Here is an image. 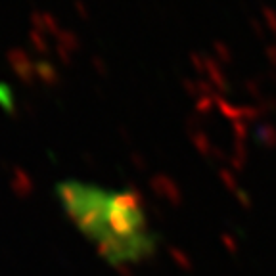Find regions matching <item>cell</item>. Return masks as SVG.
Segmentation results:
<instances>
[{"mask_svg": "<svg viewBox=\"0 0 276 276\" xmlns=\"http://www.w3.org/2000/svg\"><path fill=\"white\" fill-rule=\"evenodd\" d=\"M60 194L69 213L85 230L111 251L136 253L140 245V217L128 198L107 196L83 184H62Z\"/></svg>", "mask_w": 276, "mask_h": 276, "instance_id": "1", "label": "cell"}, {"mask_svg": "<svg viewBox=\"0 0 276 276\" xmlns=\"http://www.w3.org/2000/svg\"><path fill=\"white\" fill-rule=\"evenodd\" d=\"M6 62L12 67V71L16 73V77L25 83V85H31L35 81V62L31 60V56L25 52L23 48H10L6 54Z\"/></svg>", "mask_w": 276, "mask_h": 276, "instance_id": "2", "label": "cell"}, {"mask_svg": "<svg viewBox=\"0 0 276 276\" xmlns=\"http://www.w3.org/2000/svg\"><path fill=\"white\" fill-rule=\"evenodd\" d=\"M205 75L209 77V81H211V85L215 88H219V90H223L226 92L230 86H228V81H226V75L223 73V69H221V65L219 62L211 58V56H205Z\"/></svg>", "mask_w": 276, "mask_h": 276, "instance_id": "3", "label": "cell"}, {"mask_svg": "<svg viewBox=\"0 0 276 276\" xmlns=\"http://www.w3.org/2000/svg\"><path fill=\"white\" fill-rule=\"evenodd\" d=\"M35 75L43 81L44 85H48V86L60 83V73H58V69H56L50 62H46V60H41V62L35 64Z\"/></svg>", "mask_w": 276, "mask_h": 276, "instance_id": "4", "label": "cell"}, {"mask_svg": "<svg viewBox=\"0 0 276 276\" xmlns=\"http://www.w3.org/2000/svg\"><path fill=\"white\" fill-rule=\"evenodd\" d=\"M56 44L64 46L67 52H75V50L81 48V41H79V37H77L73 31H67V29H62V31L56 35Z\"/></svg>", "mask_w": 276, "mask_h": 276, "instance_id": "5", "label": "cell"}, {"mask_svg": "<svg viewBox=\"0 0 276 276\" xmlns=\"http://www.w3.org/2000/svg\"><path fill=\"white\" fill-rule=\"evenodd\" d=\"M29 41H31V46H35V50L39 54H46L50 50L48 41H46V33L31 29V31H29Z\"/></svg>", "mask_w": 276, "mask_h": 276, "instance_id": "6", "label": "cell"}, {"mask_svg": "<svg viewBox=\"0 0 276 276\" xmlns=\"http://www.w3.org/2000/svg\"><path fill=\"white\" fill-rule=\"evenodd\" d=\"M213 52H215V60L221 62V64L230 65L232 64V52H230V46H226L221 41H215L213 43Z\"/></svg>", "mask_w": 276, "mask_h": 276, "instance_id": "7", "label": "cell"}, {"mask_svg": "<svg viewBox=\"0 0 276 276\" xmlns=\"http://www.w3.org/2000/svg\"><path fill=\"white\" fill-rule=\"evenodd\" d=\"M0 107H4L10 115H16V104H14V96H12L10 86L0 83Z\"/></svg>", "mask_w": 276, "mask_h": 276, "instance_id": "8", "label": "cell"}, {"mask_svg": "<svg viewBox=\"0 0 276 276\" xmlns=\"http://www.w3.org/2000/svg\"><path fill=\"white\" fill-rule=\"evenodd\" d=\"M43 20H44V33H50V35H54V37H56L58 33L62 31V29H60V25H58V20L54 18L52 14L44 12Z\"/></svg>", "mask_w": 276, "mask_h": 276, "instance_id": "9", "label": "cell"}, {"mask_svg": "<svg viewBox=\"0 0 276 276\" xmlns=\"http://www.w3.org/2000/svg\"><path fill=\"white\" fill-rule=\"evenodd\" d=\"M190 62L194 65V69L198 71L200 75H205V56L198 52H192L190 54Z\"/></svg>", "mask_w": 276, "mask_h": 276, "instance_id": "10", "label": "cell"}, {"mask_svg": "<svg viewBox=\"0 0 276 276\" xmlns=\"http://www.w3.org/2000/svg\"><path fill=\"white\" fill-rule=\"evenodd\" d=\"M263 20H265L266 27L276 35V12L272 10V8L265 6V8H263Z\"/></svg>", "mask_w": 276, "mask_h": 276, "instance_id": "11", "label": "cell"}, {"mask_svg": "<svg viewBox=\"0 0 276 276\" xmlns=\"http://www.w3.org/2000/svg\"><path fill=\"white\" fill-rule=\"evenodd\" d=\"M92 67L96 69V73L102 75V77H106L107 75V62H104V58H100V56H94L92 58Z\"/></svg>", "mask_w": 276, "mask_h": 276, "instance_id": "12", "label": "cell"}, {"mask_svg": "<svg viewBox=\"0 0 276 276\" xmlns=\"http://www.w3.org/2000/svg\"><path fill=\"white\" fill-rule=\"evenodd\" d=\"M29 20H31L33 29H37V31H43V33H44L43 12H31V16H29Z\"/></svg>", "mask_w": 276, "mask_h": 276, "instance_id": "13", "label": "cell"}, {"mask_svg": "<svg viewBox=\"0 0 276 276\" xmlns=\"http://www.w3.org/2000/svg\"><path fill=\"white\" fill-rule=\"evenodd\" d=\"M196 83H198V92H202V94L205 96H215V86H213L211 83H207V81H203V79L196 81Z\"/></svg>", "mask_w": 276, "mask_h": 276, "instance_id": "14", "label": "cell"}, {"mask_svg": "<svg viewBox=\"0 0 276 276\" xmlns=\"http://www.w3.org/2000/svg\"><path fill=\"white\" fill-rule=\"evenodd\" d=\"M54 50H56V56H58V58L62 60V64H65V65L71 64V52H67L64 46L56 44V48H54Z\"/></svg>", "mask_w": 276, "mask_h": 276, "instance_id": "15", "label": "cell"}, {"mask_svg": "<svg viewBox=\"0 0 276 276\" xmlns=\"http://www.w3.org/2000/svg\"><path fill=\"white\" fill-rule=\"evenodd\" d=\"M249 25H251V29L255 31V35H257V37H261V39L265 37V25L259 22V20L251 18V20H249Z\"/></svg>", "mask_w": 276, "mask_h": 276, "instance_id": "16", "label": "cell"}, {"mask_svg": "<svg viewBox=\"0 0 276 276\" xmlns=\"http://www.w3.org/2000/svg\"><path fill=\"white\" fill-rule=\"evenodd\" d=\"M73 8H75V12L79 14V18H83V20H86V18H88V10H86V6L83 4V0H75Z\"/></svg>", "mask_w": 276, "mask_h": 276, "instance_id": "17", "label": "cell"}, {"mask_svg": "<svg viewBox=\"0 0 276 276\" xmlns=\"http://www.w3.org/2000/svg\"><path fill=\"white\" fill-rule=\"evenodd\" d=\"M182 86L186 88V92H188L190 96L198 94V83H196V81H190V79H184V81H182Z\"/></svg>", "mask_w": 276, "mask_h": 276, "instance_id": "18", "label": "cell"}, {"mask_svg": "<svg viewBox=\"0 0 276 276\" xmlns=\"http://www.w3.org/2000/svg\"><path fill=\"white\" fill-rule=\"evenodd\" d=\"M265 54H266V60L270 62V65L276 67V44H268V46H266V50H265Z\"/></svg>", "mask_w": 276, "mask_h": 276, "instance_id": "19", "label": "cell"}, {"mask_svg": "<svg viewBox=\"0 0 276 276\" xmlns=\"http://www.w3.org/2000/svg\"><path fill=\"white\" fill-rule=\"evenodd\" d=\"M211 106H213V102L209 100V98H207V96H205V98H202V100L198 102V109H200V111H209V109H211Z\"/></svg>", "mask_w": 276, "mask_h": 276, "instance_id": "20", "label": "cell"}, {"mask_svg": "<svg viewBox=\"0 0 276 276\" xmlns=\"http://www.w3.org/2000/svg\"><path fill=\"white\" fill-rule=\"evenodd\" d=\"M245 88L249 90V94H253V96L259 94V85H257V81H245Z\"/></svg>", "mask_w": 276, "mask_h": 276, "instance_id": "21", "label": "cell"}]
</instances>
